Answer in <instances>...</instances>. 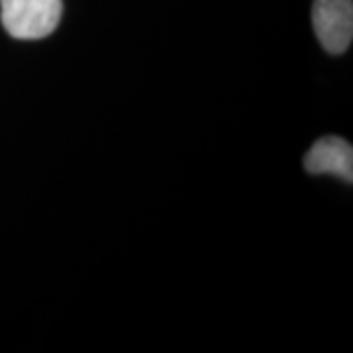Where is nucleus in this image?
I'll list each match as a JSON object with an SVG mask.
<instances>
[{
  "instance_id": "1",
  "label": "nucleus",
  "mask_w": 353,
  "mask_h": 353,
  "mask_svg": "<svg viewBox=\"0 0 353 353\" xmlns=\"http://www.w3.org/2000/svg\"><path fill=\"white\" fill-rule=\"evenodd\" d=\"M63 14L61 0H0V20L16 39H41L53 34Z\"/></svg>"
},
{
  "instance_id": "3",
  "label": "nucleus",
  "mask_w": 353,
  "mask_h": 353,
  "mask_svg": "<svg viewBox=\"0 0 353 353\" xmlns=\"http://www.w3.org/2000/svg\"><path fill=\"white\" fill-rule=\"evenodd\" d=\"M304 167L312 175L330 173L343 179L345 183L353 181V148L350 141L338 136H326L318 139L304 157Z\"/></svg>"
},
{
  "instance_id": "2",
  "label": "nucleus",
  "mask_w": 353,
  "mask_h": 353,
  "mask_svg": "<svg viewBox=\"0 0 353 353\" xmlns=\"http://www.w3.org/2000/svg\"><path fill=\"white\" fill-rule=\"evenodd\" d=\"M312 26L324 50L338 55L350 48L353 38L352 0H314Z\"/></svg>"
}]
</instances>
